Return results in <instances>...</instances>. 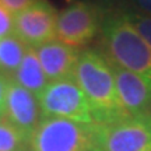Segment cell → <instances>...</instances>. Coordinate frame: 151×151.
<instances>
[{"mask_svg":"<svg viewBox=\"0 0 151 151\" xmlns=\"http://www.w3.org/2000/svg\"><path fill=\"white\" fill-rule=\"evenodd\" d=\"M27 49V45L21 42L14 34L0 38V74L11 80L21 65Z\"/></svg>","mask_w":151,"mask_h":151,"instance_id":"12","label":"cell"},{"mask_svg":"<svg viewBox=\"0 0 151 151\" xmlns=\"http://www.w3.org/2000/svg\"><path fill=\"white\" fill-rule=\"evenodd\" d=\"M38 101L42 118H65L97 124L91 105L74 77L49 81L39 94Z\"/></svg>","mask_w":151,"mask_h":151,"instance_id":"4","label":"cell"},{"mask_svg":"<svg viewBox=\"0 0 151 151\" xmlns=\"http://www.w3.org/2000/svg\"><path fill=\"white\" fill-rule=\"evenodd\" d=\"M29 151H99L98 124L65 118H42L28 144Z\"/></svg>","mask_w":151,"mask_h":151,"instance_id":"3","label":"cell"},{"mask_svg":"<svg viewBox=\"0 0 151 151\" xmlns=\"http://www.w3.org/2000/svg\"><path fill=\"white\" fill-rule=\"evenodd\" d=\"M120 11L129 20L130 24L137 29V32L140 34L141 38L147 42V45L151 48V16L130 10V9H123Z\"/></svg>","mask_w":151,"mask_h":151,"instance_id":"14","label":"cell"},{"mask_svg":"<svg viewBox=\"0 0 151 151\" xmlns=\"http://www.w3.org/2000/svg\"><path fill=\"white\" fill-rule=\"evenodd\" d=\"M71 1H74V0H71Z\"/></svg>","mask_w":151,"mask_h":151,"instance_id":"19","label":"cell"},{"mask_svg":"<svg viewBox=\"0 0 151 151\" xmlns=\"http://www.w3.org/2000/svg\"><path fill=\"white\" fill-rule=\"evenodd\" d=\"M37 0H0V4L13 16L18 14L20 11L25 10L27 7L32 6Z\"/></svg>","mask_w":151,"mask_h":151,"instance_id":"16","label":"cell"},{"mask_svg":"<svg viewBox=\"0 0 151 151\" xmlns=\"http://www.w3.org/2000/svg\"><path fill=\"white\" fill-rule=\"evenodd\" d=\"M4 119L17 127L27 139H31L42 119L38 97L16 81L9 80L6 91Z\"/></svg>","mask_w":151,"mask_h":151,"instance_id":"8","label":"cell"},{"mask_svg":"<svg viewBox=\"0 0 151 151\" xmlns=\"http://www.w3.org/2000/svg\"><path fill=\"white\" fill-rule=\"evenodd\" d=\"M9 80L3 74H0V120L4 119V106H6V91H7V84Z\"/></svg>","mask_w":151,"mask_h":151,"instance_id":"18","label":"cell"},{"mask_svg":"<svg viewBox=\"0 0 151 151\" xmlns=\"http://www.w3.org/2000/svg\"><path fill=\"white\" fill-rule=\"evenodd\" d=\"M29 139L20 130L9 123L6 119L0 120V151H25Z\"/></svg>","mask_w":151,"mask_h":151,"instance_id":"13","label":"cell"},{"mask_svg":"<svg viewBox=\"0 0 151 151\" xmlns=\"http://www.w3.org/2000/svg\"><path fill=\"white\" fill-rule=\"evenodd\" d=\"M58 11L46 0H37L32 6L14 16V35L28 48L56 39Z\"/></svg>","mask_w":151,"mask_h":151,"instance_id":"7","label":"cell"},{"mask_svg":"<svg viewBox=\"0 0 151 151\" xmlns=\"http://www.w3.org/2000/svg\"><path fill=\"white\" fill-rule=\"evenodd\" d=\"M13 81L24 87L25 90L31 91L34 95L39 97V94L43 91V88L48 86V78L42 70V66L38 60L34 48H28L20 67L16 70L13 76Z\"/></svg>","mask_w":151,"mask_h":151,"instance_id":"11","label":"cell"},{"mask_svg":"<svg viewBox=\"0 0 151 151\" xmlns=\"http://www.w3.org/2000/svg\"><path fill=\"white\" fill-rule=\"evenodd\" d=\"M109 62V60H108ZM111 63V62H109ZM116 84V91L127 116L151 113V86L143 77L133 71L111 63Z\"/></svg>","mask_w":151,"mask_h":151,"instance_id":"9","label":"cell"},{"mask_svg":"<svg viewBox=\"0 0 151 151\" xmlns=\"http://www.w3.org/2000/svg\"><path fill=\"white\" fill-rule=\"evenodd\" d=\"M101 46L106 59L143 77L151 86V48L120 10L102 14Z\"/></svg>","mask_w":151,"mask_h":151,"instance_id":"2","label":"cell"},{"mask_svg":"<svg viewBox=\"0 0 151 151\" xmlns=\"http://www.w3.org/2000/svg\"><path fill=\"white\" fill-rule=\"evenodd\" d=\"M124 3L127 4L126 9L151 16V0H124Z\"/></svg>","mask_w":151,"mask_h":151,"instance_id":"17","label":"cell"},{"mask_svg":"<svg viewBox=\"0 0 151 151\" xmlns=\"http://www.w3.org/2000/svg\"><path fill=\"white\" fill-rule=\"evenodd\" d=\"M14 34V16L0 4V38Z\"/></svg>","mask_w":151,"mask_h":151,"instance_id":"15","label":"cell"},{"mask_svg":"<svg viewBox=\"0 0 151 151\" xmlns=\"http://www.w3.org/2000/svg\"><path fill=\"white\" fill-rule=\"evenodd\" d=\"M74 80L86 94L97 124H105L127 116L119 101L111 63L102 52L92 49L80 52Z\"/></svg>","mask_w":151,"mask_h":151,"instance_id":"1","label":"cell"},{"mask_svg":"<svg viewBox=\"0 0 151 151\" xmlns=\"http://www.w3.org/2000/svg\"><path fill=\"white\" fill-rule=\"evenodd\" d=\"M34 49L48 81L74 77L77 60L80 56L78 49L71 48L58 39H52Z\"/></svg>","mask_w":151,"mask_h":151,"instance_id":"10","label":"cell"},{"mask_svg":"<svg viewBox=\"0 0 151 151\" xmlns=\"http://www.w3.org/2000/svg\"><path fill=\"white\" fill-rule=\"evenodd\" d=\"M102 13L97 4L74 0L58 13L56 39L80 49L94 41L101 31Z\"/></svg>","mask_w":151,"mask_h":151,"instance_id":"5","label":"cell"},{"mask_svg":"<svg viewBox=\"0 0 151 151\" xmlns=\"http://www.w3.org/2000/svg\"><path fill=\"white\" fill-rule=\"evenodd\" d=\"M99 151H151V113L98 124Z\"/></svg>","mask_w":151,"mask_h":151,"instance_id":"6","label":"cell"}]
</instances>
